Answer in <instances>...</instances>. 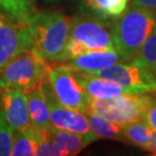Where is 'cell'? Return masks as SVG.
Returning <instances> with one entry per match:
<instances>
[{
    "instance_id": "obj_1",
    "label": "cell",
    "mask_w": 156,
    "mask_h": 156,
    "mask_svg": "<svg viewBox=\"0 0 156 156\" xmlns=\"http://www.w3.org/2000/svg\"><path fill=\"white\" fill-rule=\"evenodd\" d=\"M32 47L47 62H59L70 33L71 17L61 11H36L24 23Z\"/></svg>"
},
{
    "instance_id": "obj_2",
    "label": "cell",
    "mask_w": 156,
    "mask_h": 156,
    "mask_svg": "<svg viewBox=\"0 0 156 156\" xmlns=\"http://www.w3.org/2000/svg\"><path fill=\"white\" fill-rule=\"evenodd\" d=\"M155 29L154 9L144 8L133 3L126 8L111 30L115 50L124 62H130L135 57Z\"/></svg>"
},
{
    "instance_id": "obj_3",
    "label": "cell",
    "mask_w": 156,
    "mask_h": 156,
    "mask_svg": "<svg viewBox=\"0 0 156 156\" xmlns=\"http://www.w3.org/2000/svg\"><path fill=\"white\" fill-rule=\"evenodd\" d=\"M48 70L49 62L30 47L0 68V91L15 89L29 92L40 85L48 75Z\"/></svg>"
},
{
    "instance_id": "obj_4",
    "label": "cell",
    "mask_w": 156,
    "mask_h": 156,
    "mask_svg": "<svg viewBox=\"0 0 156 156\" xmlns=\"http://www.w3.org/2000/svg\"><path fill=\"white\" fill-rule=\"evenodd\" d=\"M152 95L150 93H124L112 99L90 96L87 111L123 125L131 122L143 121V116Z\"/></svg>"
},
{
    "instance_id": "obj_5",
    "label": "cell",
    "mask_w": 156,
    "mask_h": 156,
    "mask_svg": "<svg viewBox=\"0 0 156 156\" xmlns=\"http://www.w3.org/2000/svg\"><path fill=\"white\" fill-rule=\"evenodd\" d=\"M49 81L56 98L62 105L81 113L87 111L90 95L77 82L73 72L61 62L49 63Z\"/></svg>"
},
{
    "instance_id": "obj_6",
    "label": "cell",
    "mask_w": 156,
    "mask_h": 156,
    "mask_svg": "<svg viewBox=\"0 0 156 156\" xmlns=\"http://www.w3.org/2000/svg\"><path fill=\"white\" fill-rule=\"evenodd\" d=\"M90 74L117 82L131 92L152 93L156 91L155 70L132 61L130 63H117Z\"/></svg>"
},
{
    "instance_id": "obj_7",
    "label": "cell",
    "mask_w": 156,
    "mask_h": 156,
    "mask_svg": "<svg viewBox=\"0 0 156 156\" xmlns=\"http://www.w3.org/2000/svg\"><path fill=\"white\" fill-rule=\"evenodd\" d=\"M41 88L48 101L50 111V122L56 129L69 131V132L81 134L98 140L91 130H90L86 116L79 111L72 110L62 105L56 98L49 77L47 75L41 83Z\"/></svg>"
},
{
    "instance_id": "obj_8",
    "label": "cell",
    "mask_w": 156,
    "mask_h": 156,
    "mask_svg": "<svg viewBox=\"0 0 156 156\" xmlns=\"http://www.w3.org/2000/svg\"><path fill=\"white\" fill-rule=\"evenodd\" d=\"M69 38L77 40L88 51L115 50L112 33L101 18L94 15H77L71 18Z\"/></svg>"
},
{
    "instance_id": "obj_9",
    "label": "cell",
    "mask_w": 156,
    "mask_h": 156,
    "mask_svg": "<svg viewBox=\"0 0 156 156\" xmlns=\"http://www.w3.org/2000/svg\"><path fill=\"white\" fill-rule=\"evenodd\" d=\"M30 47L26 24L9 20L0 11V68Z\"/></svg>"
},
{
    "instance_id": "obj_10",
    "label": "cell",
    "mask_w": 156,
    "mask_h": 156,
    "mask_svg": "<svg viewBox=\"0 0 156 156\" xmlns=\"http://www.w3.org/2000/svg\"><path fill=\"white\" fill-rule=\"evenodd\" d=\"M0 108L14 133L30 126L27 96L24 92L15 89L1 90Z\"/></svg>"
},
{
    "instance_id": "obj_11",
    "label": "cell",
    "mask_w": 156,
    "mask_h": 156,
    "mask_svg": "<svg viewBox=\"0 0 156 156\" xmlns=\"http://www.w3.org/2000/svg\"><path fill=\"white\" fill-rule=\"evenodd\" d=\"M26 94L27 96L30 127L37 133L39 140L49 138L52 127L50 122L49 105L42 91L41 84Z\"/></svg>"
},
{
    "instance_id": "obj_12",
    "label": "cell",
    "mask_w": 156,
    "mask_h": 156,
    "mask_svg": "<svg viewBox=\"0 0 156 156\" xmlns=\"http://www.w3.org/2000/svg\"><path fill=\"white\" fill-rule=\"evenodd\" d=\"M124 62L116 50H101V51H89L78 57L61 63L66 64L72 70L85 73H94L98 71Z\"/></svg>"
},
{
    "instance_id": "obj_13",
    "label": "cell",
    "mask_w": 156,
    "mask_h": 156,
    "mask_svg": "<svg viewBox=\"0 0 156 156\" xmlns=\"http://www.w3.org/2000/svg\"><path fill=\"white\" fill-rule=\"evenodd\" d=\"M72 72L77 82L85 89V91L91 98L112 99L124 93H133L112 80L104 79V78L94 76L90 73L79 72L75 70H72Z\"/></svg>"
},
{
    "instance_id": "obj_14",
    "label": "cell",
    "mask_w": 156,
    "mask_h": 156,
    "mask_svg": "<svg viewBox=\"0 0 156 156\" xmlns=\"http://www.w3.org/2000/svg\"><path fill=\"white\" fill-rule=\"evenodd\" d=\"M50 138L59 152V155H77L87 145L96 141L94 138L84 136L81 134L69 132V131L56 129L51 127Z\"/></svg>"
},
{
    "instance_id": "obj_15",
    "label": "cell",
    "mask_w": 156,
    "mask_h": 156,
    "mask_svg": "<svg viewBox=\"0 0 156 156\" xmlns=\"http://www.w3.org/2000/svg\"><path fill=\"white\" fill-rule=\"evenodd\" d=\"M87 118L90 130L98 139H110L117 140L121 142H128L127 138L125 137L123 130L121 128V125H119L115 122L102 118L98 115H96L92 112L86 111L83 113Z\"/></svg>"
},
{
    "instance_id": "obj_16",
    "label": "cell",
    "mask_w": 156,
    "mask_h": 156,
    "mask_svg": "<svg viewBox=\"0 0 156 156\" xmlns=\"http://www.w3.org/2000/svg\"><path fill=\"white\" fill-rule=\"evenodd\" d=\"M85 8L101 20L118 18L128 7L129 0H82Z\"/></svg>"
},
{
    "instance_id": "obj_17",
    "label": "cell",
    "mask_w": 156,
    "mask_h": 156,
    "mask_svg": "<svg viewBox=\"0 0 156 156\" xmlns=\"http://www.w3.org/2000/svg\"><path fill=\"white\" fill-rule=\"evenodd\" d=\"M36 0H0V11L9 20L24 23L36 12Z\"/></svg>"
},
{
    "instance_id": "obj_18",
    "label": "cell",
    "mask_w": 156,
    "mask_h": 156,
    "mask_svg": "<svg viewBox=\"0 0 156 156\" xmlns=\"http://www.w3.org/2000/svg\"><path fill=\"white\" fill-rule=\"evenodd\" d=\"M121 128L128 142L146 150L151 139V129L144 121L126 123L121 125Z\"/></svg>"
},
{
    "instance_id": "obj_19",
    "label": "cell",
    "mask_w": 156,
    "mask_h": 156,
    "mask_svg": "<svg viewBox=\"0 0 156 156\" xmlns=\"http://www.w3.org/2000/svg\"><path fill=\"white\" fill-rule=\"evenodd\" d=\"M38 135L32 127L23 129L16 133L13 139L11 155L13 156H30L36 155Z\"/></svg>"
},
{
    "instance_id": "obj_20",
    "label": "cell",
    "mask_w": 156,
    "mask_h": 156,
    "mask_svg": "<svg viewBox=\"0 0 156 156\" xmlns=\"http://www.w3.org/2000/svg\"><path fill=\"white\" fill-rule=\"evenodd\" d=\"M132 62L155 70L156 68V29L150 34Z\"/></svg>"
},
{
    "instance_id": "obj_21",
    "label": "cell",
    "mask_w": 156,
    "mask_h": 156,
    "mask_svg": "<svg viewBox=\"0 0 156 156\" xmlns=\"http://www.w3.org/2000/svg\"><path fill=\"white\" fill-rule=\"evenodd\" d=\"M14 132L0 108V156L11 155Z\"/></svg>"
},
{
    "instance_id": "obj_22",
    "label": "cell",
    "mask_w": 156,
    "mask_h": 156,
    "mask_svg": "<svg viewBox=\"0 0 156 156\" xmlns=\"http://www.w3.org/2000/svg\"><path fill=\"white\" fill-rule=\"evenodd\" d=\"M143 121L148 125L151 130L156 131V98L152 96L147 108H146Z\"/></svg>"
},
{
    "instance_id": "obj_23",
    "label": "cell",
    "mask_w": 156,
    "mask_h": 156,
    "mask_svg": "<svg viewBox=\"0 0 156 156\" xmlns=\"http://www.w3.org/2000/svg\"><path fill=\"white\" fill-rule=\"evenodd\" d=\"M133 4L148 9H156V0H132Z\"/></svg>"
},
{
    "instance_id": "obj_24",
    "label": "cell",
    "mask_w": 156,
    "mask_h": 156,
    "mask_svg": "<svg viewBox=\"0 0 156 156\" xmlns=\"http://www.w3.org/2000/svg\"><path fill=\"white\" fill-rule=\"evenodd\" d=\"M152 155H156V131L151 130V139L146 150Z\"/></svg>"
},
{
    "instance_id": "obj_25",
    "label": "cell",
    "mask_w": 156,
    "mask_h": 156,
    "mask_svg": "<svg viewBox=\"0 0 156 156\" xmlns=\"http://www.w3.org/2000/svg\"><path fill=\"white\" fill-rule=\"evenodd\" d=\"M46 1H48V2H55V1H57V0H46Z\"/></svg>"
},
{
    "instance_id": "obj_26",
    "label": "cell",
    "mask_w": 156,
    "mask_h": 156,
    "mask_svg": "<svg viewBox=\"0 0 156 156\" xmlns=\"http://www.w3.org/2000/svg\"><path fill=\"white\" fill-rule=\"evenodd\" d=\"M152 93H154V96L156 98V91H154V92H152Z\"/></svg>"
},
{
    "instance_id": "obj_27",
    "label": "cell",
    "mask_w": 156,
    "mask_h": 156,
    "mask_svg": "<svg viewBox=\"0 0 156 156\" xmlns=\"http://www.w3.org/2000/svg\"><path fill=\"white\" fill-rule=\"evenodd\" d=\"M155 72H156V68H155Z\"/></svg>"
}]
</instances>
